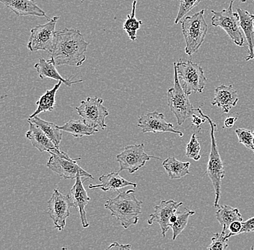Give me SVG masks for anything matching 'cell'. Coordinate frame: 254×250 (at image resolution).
<instances>
[{
    "label": "cell",
    "mask_w": 254,
    "mask_h": 250,
    "mask_svg": "<svg viewBox=\"0 0 254 250\" xmlns=\"http://www.w3.org/2000/svg\"><path fill=\"white\" fill-rule=\"evenodd\" d=\"M89 44L79 30L64 28L56 31L50 59L56 66L79 67L86 60L85 53Z\"/></svg>",
    "instance_id": "1"
},
{
    "label": "cell",
    "mask_w": 254,
    "mask_h": 250,
    "mask_svg": "<svg viewBox=\"0 0 254 250\" xmlns=\"http://www.w3.org/2000/svg\"><path fill=\"white\" fill-rule=\"evenodd\" d=\"M143 202L138 200L134 190L119 193L114 199H109L105 208L110 210L111 216L117 218L125 229L136 225L142 213Z\"/></svg>",
    "instance_id": "2"
},
{
    "label": "cell",
    "mask_w": 254,
    "mask_h": 250,
    "mask_svg": "<svg viewBox=\"0 0 254 250\" xmlns=\"http://www.w3.org/2000/svg\"><path fill=\"white\" fill-rule=\"evenodd\" d=\"M204 9L191 16L185 17L182 23V33L186 42L185 52L192 56L198 51L204 43L208 31L204 19Z\"/></svg>",
    "instance_id": "3"
},
{
    "label": "cell",
    "mask_w": 254,
    "mask_h": 250,
    "mask_svg": "<svg viewBox=\"0 0 254 250\" xmlns=\"http://www.w3.org/2000/svg\"><path fill=\"white\" fill-rule=\"evenodd\" d=\"M49 153L51 156L47 164V167L61 178L65 180H73L80 177L94 180L91 174L79 165L77 161L81 160V158L72 159L68 153L61 151L59 148L53 149L49 151Z\"/></svg>",
    "instance_id": "4"
},
{
    "label": "cell",
    "mask_w": 254,
    "mask_h": 250,
    "mask_svg": "<svg viewBox=\"0 0 254 250\" xmlns=\"http://www.w3.org/2000/svg\"><path fill=\"white\" fill-rule=\"evenodd\" d=\"M205 117L211 128L210 153H209V161L206 167V174L212 182L214 194H215L214 207H219L220 205L219 202L221 197L222 181L225 175V167L219 152L218 147L216 141L215 131L217 130V125L212 121L210 117L206 115Z\"/></svg>",
    "instance_id": "5"
},
{
    "label": "cell",
    "mask_w": 254,
    "mask_h": 250,
    "mask_svg": "<svg viewBox=\"0 0 254 250\" xmlns=\"http://www.w3.org/2000/svg\"><path fill=\"white\" fill-rule=\"evenodd\" d=\"M174 65V85L172 88H170L167 92V99L168 107L176 116L178 125L182 126L184 122L196 113V110L190 102L188 95L186 94L181 85L176 62Z\"/></svg>",
    "instance_id": "6"
},
{
    "label": "cell",
    "mask_w": 254,
    "mask_h": 250,
    "mask_svg": "<svg viewBox=\"0 0 254 250\" xmlns=\"http://www.w3.org/2000/svg\"><path fill=\"white\" fill-rule=\"evenodd\" d=\"M176 65L179 82L186 94L190 96L193 93H202L207 82L202 67L191 60H180Z\"/></svg>",
    "instance_id": "7"
},
{
    "label": "cell",
    "mask_w": 254,
    "mask_h": 250,
    "mask_svg": "<svg viewBox=\"0 0 254 250\" xmlns=\"http://www.w3.org/2000/svg\"><path fill=\"white\" fill-rule=\"evenodd\" d=\"M236 0H231L228 8L222 9L220 12L211 10L213 14L211 23L212 26L221 28L229 36L233 43L242 47L245 46V39L241 32L240 25V17L238 12L235 13L233 10V3Z\"/></svg>",
    "instance_id": "8"
},
{
    "label": "cell",
    "mask_w": 254,
    "mask_h": 250,
    "mask_svg": "<svg viewBox=\"0 0 254 250\" xmlns=\"http://www.w3.org/2000/svg\"><path fill=\"white\" fill-rule=\"evenodd\" d=\"M101 98H87L81 101L80 105L76 107L79 116L90 126L105 130L108 127L106 119L109 116L108 109L103 106Z\"/></svg>",
    "instance_id": "9"
},
{
    "label": "cell",
    "mask_w": 254,
    "mask_h": 250,
    "mask_svg": "<svg viewBox=\"0 0 254 250\" xmlns=\"http://www.w3.org/2000/svg\"><path fill=\"white\" fill-rule=\"evenodd\" d=\"M59 17L49 18L45 24L37 25L32 28L28 41V49L31 52L44 50L52 53L55 37V28Z\"/></svg>",
    "instance_id": "10"
},
{
    "label": "cell",
    "mask_w": 254,
    "mask_h": 250,
    "mask_svg": "<svg viewBox=\"0 0 254 250\" xmlns=\"http://www.w3.org/2000/svg\"><path fill=\"white\" fill-rule=\"evenodd\" d=\"M151 159H160V158L146 153L144 144L127 146L124 151L117 156V160L119 164V172L127 170L130 174H134L144 167Z\"/></svg>",
    "instance_id": "11"
},
{
    "label": "cell",
    "mask_w": 254,
    "mask_h": 250,
    "mask_svg": "<svg viewBox=\"0 0 254 250\" xmlns=\"http://www.w3.org/2000/svg\"><path fill=\"white\" fill-rule=\"evenodd\" d=\"M73 207L70 196L64 195L58 189L54 190L48 201V213L53 221L56 229L62 232L66 226V219L70 216L69 211Z\"/></svg>",
    "instance_id": "12"
},
{
    "label": "cell",
    "mask_w": 254,
    "mask_h": 250,
    "mask_svg": "<svg viewBox=\"0 0 254 250\" xmlns=\"http://www.w3.org/2000/svg\"><path fill=\"white\" fill-rule=\"evenodd\" d=\"M137 126L142 129L143 134L147 133H172L177 134L180 137H184V134L180 131L174 129V125L166 121L164 115L158 111L151 112L142 115L138 119Z\"/></svg>",
    "instance_id": "13"
},
{
    "label": "cell",
    "mask_w": 254,
    "mask_h": 250,
    "mask_svg": "<svg viewBox=\"0 0 254 250\" xmlns=\"http://www.w3.org/2000/svg\"><path fill=\"white\" fill-rule=\"evenodd\" d=\"M183 202H178L174 200H161L159 205L154 207L153 213L150 215V217L147 220L149 225L157 223L161 229L162 236L166 237V233L171 228V216L174 215L178 209L183 205Z\"/></svg>",
    "instance_id": "14"
},
{
    "label": "cell",
    "mask_w": 254,
    "mask_h": 250,
    "mask_svg": "<svg viewBox=\"0 0 254 250\" xmlns=\"http://www.w3.org/2000/svg\"><path fill=\"white\" fill-rule=\"evenodd\" d=\"M83 180L82 178L78 177L75 179V183L71 188L70 199L73 204V207L79 211L80 216L81 223L83 228H87L90 226L87 218V213L85 207L90 201L86 190L83 186Z\"/></svg>",
    "instance_id": "15"
},
{
    "label": "cell",
    "mask_w": 254,
    "mask_h": 250,
    "mask_svg": "<svg viewBox=\"0 0 254 250\" xmlns=\"http://www.w3.org/2000/svg\"><path fill=\"white\" fill-rule=\"evenodd\" d=\"M238 102V92L233 85H221L214 90L212 105L221 107L224 113H229Z\"/></svg>",
    "instance_id": "16"
},
{
    "label": "cell",
    "mask_w": 254,
    "mask_h": 250,
    "mask_svg": "<svg viewBox=\"0 0 254 250\" xmlns=\"http://www.w3.org/2000/svg\"><path fill=\"white\" fill-rule=\"evenodd\" d=\"M0 2L11 9L17 16L45 17L48 20L49 19L34 0H0Z\"/></svg>",
    "instance_id": "17"
},
{
    "label": "cell",
    "mask_w": 254,
    "mask_h": 250,
    "mask_svg": "<svg viewBox=\"0 0 254 250\" xmlns=\"http://www.w3.org/2000/svg\"><path fill=\"white\" fill-rule=\"evenodd\" d=\"M99 181L101 182V185H90L88 188L91 190L101 189L104 192H110V191H117L119 192V190L127 186H132L136 188L137 187L136 183H131L124 178H122L119 172H113L108 175H103L100 177Z\"/></svg>",
    "instance_id": "18"
},
{
    "label": "cell",
    "mask_w": 254,
    "mask_h": 250,
    "mask_svg": "<svg viewBox=\"0 0 254 250\" xmlns=\"http://www.w3.org/2000/svg\"><path fill=\"white\" fill-rule=\"evenodd\" d=\"M237 12L240 17V25L249 47V55L246 57V61H249L254 58V15L241 8H237Z\"/></svg>",
    "instance_id": "19"
},
{
    "label": "cell",
    "mask_w": 254,
    "mask_h": 250,
    "mask_svg": "<svg viewBox=\"0 0 254 250\" xmlns=\"http://www.w3.org/2000/svg\"><path fill=\"white\" fill-rule=\"evenodd\" d=\"M35 69L37 70L40 78L41 80L44 79H52V80L61 81L66 86L71 87V85L83 82V80H71V77L69 79H64L57 69H56V65L52 62V60L44 59V58H40L39 62L34 65Z\"/></svg>",
    "instance_id": "20"
},
{
    "label": "cell",
    "mask_w": 254,
    "mask_h": 250,
    "mask_svg": "<svg viewBox=\"0 0 254 250\" xmlns=\"http://www.w3.org/2000/svg\"><path fill=\"white\" fill-rule=\"evenodd\" d=\"M28 122L29 123V130L27 131L25 137L31 141L33 147L37 149L40 152H49L50 150L57 148L55 144L39 126L31 121Z\"/></svg>",
    "instance_id": "21"
},
{
    "label": "cell",
    "mask_w": 254,
    "mask_h": 250,
    "mask_svg": "<svg viewBox=\"0 0 254 250\" xmlns=\"http://www.w3.org/2000/svg\"><path fill=\"white\" fill-rule=\"evenodd\" d=\"M216 218L222 226V233L228 235V228L235 221H244V218L239 210L230 205H219V209L216 212Z\"/></svg>",
    "instance_id": "22"
},
{
    "label": "cell",
    "mask_w": 254,
    "mask_h": 250,
    "mask_svg": "<svg viewBox=\"0 0 254 250\" xmlns=\"http://www.w3.org/2000/svg\"><path fill=\"white\" fill-rule=\"evenodd\" d=\"M63 131L70 134L75 138H82L93 136L98 132V128L92 127L87 125L84 120H70L63 126H59Z\"/></svg>",
    "instance_id": "23"
},
{
    "label": "cell",
    "mask_w": 254,
    "mask_h": 250,
    "mask_svg": "<svg viewBox=\"0 0 254 250\" xmlns=\"http://www.w3.org/2000/svg\"><path fill=\"white\" fill-rule=\"evenodd\" d=\"M190 165L189 161L184 162L175 157L167 158L163 162V167L171 180L181 179L190 174Z\"/></svg>",
    "instance_id": "24"
},
{
    "label": "cell",
    "mask_w": 254,
    "mask_h": 250,
    "mask_svg": "<svg viewBox=\"0 0 254 250\" xmlns=\"http://www.w3.org/2000/svg\"><path fill=\"white\" fill-rule=\"evenodd\" d=\"M28 121H31L36 124V126H39L40 129L42 130L45 133L46 135L55 144L56 147L60 149V143L63 140V134L62 132L63 131L60 129L59 126H57L55 123H52V122L41 119L39 117H38V115L32 118H28Z\"/></svg>",
    "instance_id": "25"
},
{
    "label": "cell",
    "mask_w": 254,
    "mask_h": 250,
    "mask_svg": "<svg viewBox=\"0 0 254 250\" xmlns=\"http://www.w3.org/2000/svg\"><path fill=\"white\" fill-rule=\"evenodd\" d=\"M63 83V82L61 81H59L58 83L56 84L52 90H47L39 98V100L36 102V105H38L37 109L35 110L34 113L30 115L29 118H33L43 112L53 111L55 107L56 95Z\"/></svg>",
    "instance_id": "26"
},
{
    "label": "cell",
    "mask_w": 254,
    "mask_h": 250,
    "mask_svg": "<svg viewBox=\"0 0 254 250\" xmlns=\"http://www.w3.org/2000/svg\"><path fill=\"white\" fill-rule=\"evenodd\" d=\"M136 4H137V0H134L132 4V10L131 14L127 15V20H125L123 25V29L125 32L128 34V38L130 40L134 41L137 39L136 33L140 28L141 25H142V21L138 20L135 17V12H136Z\"/></svg>",
    "instance_id": "27"
},
{
    "label": "cell",
    "mask_w": 254,
    "mask_h": 250,
    "mask_svg": "<svg viewBox=\"0 0 254 250\" xmlns=\"http://www.w3.org/2000/svg\"><path fill=\"white\" fill-rule=\"evenodd\" d=\"M196 213L194 210L186 208L185 211H177V219L174 224H171V228L173 230V240H176L177 237L184 232L188 224L189 218Z\"/></svg>",
    "instance_id": "28"
},
{
    "label": "cell",
    "mask_w": 254,
    "mask_h": 250,
    "mask_svg": "<svg viewBox=\"0 0 254 250\" xmlns=\"http://www.w3.org/2000/svg\"><path fill=\"white\" fill-rule=\"evenodd\" d=\"M201 146L198 141V138L196 134H193L190 138V142L186 149V155L190 159L194 161H198L201 159Z\"/></svg>",
    "instance_id": "29"
},
{
    "label": "cell",
    "mask_w": 254,
    "mask_h": 250,
    "mask_svg": "<svg viewBox=\"0 0 254 250\" xmlns=\"http://www.w3.org/2000/svg\"><path fill=\"white\" fill-rule=\"evenodd\" d=\"M201 0H180V6L178 12L177 17L175 20V24L177 25L180 23L183 17L188 14L190 11L196 7L201 2Z\"/></svg>",
    "instance_id": "30"
},
{
    "label": "cell",
    "mask_w": 254,
    "mask_h": 250,
    "mask_svg": "<svg viewBox=\"0 0 254 250\" xmlns=\"http://www.w3.org/2000/svg\"><path fill=\"white\" fill-rule=\"evenodd\" d=\"M236 134L240 143L245 146L249 150H254L253 131L249 129H236Z\"/></svg>",
    "instance_id": "31"
},
{
    "label": "cell",
    "mask_w": 254,
    "mask_h": 250,
    "mask_svg": "<svg viewBox=\"0 0 254 250\" xmlns=\"http://www.w3.org/2000/svg\"><path fill=\"white\" fill-rule=\"evenodd\" d=\"M229 239L225 234L216 233L212 238V243L207 248L209 250H225L228 248Z\"/></svg>",
    "instance_id": "32"
},
{
    "label": "cell",
    "mask_w": 254,
    "mask_h": 250,
    "mask_svg": "<svg viewBox=\"0 0 254 250\" xmlns=\"http://www.w3.org/2000/svg\"><path fill=\"white\" fill-rule=\"evenodd\" d=\"M196 113L193 114L191 116V121L193 123V126H196V127H200L203 123H205L206 118L205 115L203 113L202 110H201V107H198L196 108Z\"/></svg>",
    "instance_id": "33"
},
{
    "label": "cell",
    "mask_w": 254,
    "mask_h": 250,
    "mask_svg": "<svg viewBox=\"0 0 254 250\" xmlns=\"http://www.w3.org/2000/svg\"><path fill=\"white\" fill-rule=\"evenodd\" d=\"M243 227V221H235L232 222L228 228V234L226 236L228 239L233 236L241 234V229Z\"/></svg>",
    "instance_id": "34"
},
{
    "label": "cell",
    "mask_w": 254,
    "mask_h": 250,
    "mask_svg": "<svg viewBox=\"0 0 254 250\" xmlns=\"http://www.w3.org/2000/svg\"><path fill=\"white\" fill-rule=\"evenodd\" d=\"M254 232V216L246 221H243V227L241 234Z\"/></svg>",
    "instance_id": "35"
},
{
    "label": "cell",
    "mask_w": 254,
    "mask_h": 250,
    "mask_svg": "<svg viewBox=\"0 0 254 250\" xmlns=\"http://www.w3.org/2000/svg\"><path fill=\"white\" fill-rule=\"evenodd\" d=\"M132 249V247L131 246V245L129 244H127V245H121V244L118 243V242H115L114 243L111 244L110 246L107 248V250H131Z\"/></svg>",
    "instance_id": "36"
},
{
    "label": "cell",
    "mask_w": 254,
    "mask_h": 250,
    "mask_svg": "<svg viewBox=\"0 0 254 250\" xmlns=\"http://www.w3.org/2000/svg\"><path fill=\"white\" fill-rule=\"evenodd\" d=\"M238 121L237 117L230 116L227 118L224 121V127L231 129L234 126L235 123Z\"/></svg>",
    "instance_id": "37"
},
{
    "label": "cell",
    "mask_w": 254,
    "mask_h": 250,
    "mask_svg": "<svg viewBox=\"0 0 254 250\" xmlns=\"http://www.w3.org/2000/svg\"><path fill=\"white\" fill-rule=\"evenodd\" d=\"M253 134H254V139H253L254 150H253V151H254V131H253Z\"/></svg>",
    "instance_id": "38"
},
{
    "label": "cell",
    "mask_w": 254,
    "mask_h": 250,
    "mask_svg": "<svg viewBox=\"0 0 254 250\" xmlns=\"http://www.w3.org/2000/svg\"><path fill=\"white\" fill-rule=\"evenodd\" d=\"M241 1H242L243 2H246V1H247V0H241Z\"/></svg>",
    "instance_id": "39"
},
{
    "label": "cell",
    "mask_w": 254,
    "mask_h": 250,
    "mask_svg": "<svg viewBox=\"0 0 254 250\" xmlns=\"http://www.w3.org/2000/svg\"></svg>",
    "instance_id": "40"
}]
</instances>
